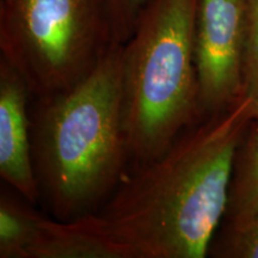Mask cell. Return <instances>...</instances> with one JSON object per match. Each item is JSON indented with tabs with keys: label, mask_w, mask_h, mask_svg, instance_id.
Returning a JSON list of instances; mask_svg holds the SVG:
<instances>
[{
	"label": "cell",
	"mask_w": 258,
	"mask_h": 258,
	"mask_svg": "<svg viewBox=\"0 0 258 258\" xmlns=\"http://www.w3.org/2000/svg\"><path fill=\"white\" fill-rule=\"evenodd\" d=\"M217 244L211 245L209 252L217 257L258 258V220L239 232H224Z\"/></svg>",
	"instance_id": "obj_12"
},
{
	"label": "cell",
	"mask_w": 258,
	"mask_h": 258,
	"mask_svg": "<svg viewBox=\"0 0 258 258\" xmlns=\"http://www.w3.org/2000/svg\"><path fill=\"white\" fill-rule=\"evenodd\" d=\"M245 34L246 0H199L194 53L205 117L244 96Z\"/></svg>",
	"instance_id": "obj_5"
},
{
	"label": "cell",
	"mask_w": 258,
	"mask_h": 258,
	"mask_svg": "<svg viewBox=\"0 0 258 258\" xmlns=\"http://www.w3.org/2000/svg\"><path fill=\"white\" fill-rule=\"evenodd\" d=\"M41 213L32 203L15 192H2L0 198V257L27 258L36 235Z\"/></svg>",
	"instance_id": "obj_9"
},
{
	"label": "cell",
	"mask_w": 258,
	"mask_h": 258,
	"mask_svg": "<svg viewBox=\"0 0 258 258\" xmlns=\"http://www.w3.org/2000/svg\"><path fill=\"white\" fill-rule=\"evenodd\" d=\"M31 153L40 202L73 220L99 211L128 172L122 116V44L79 84L31 99Z\"/></svg>",
	"instance_id": "obj_2"
},
{
	"label": "cell",
	"mask_w": 258,
	"mask_h": 258,
	"mask_svg": "<svg viewBox=\"0 0 258 258\" xmlns=\"http://www.w3.org/2000/svg\"><path fill=\"white\" fill-rule=\"evenodd\" d=\"M250 114L252 120H258V98H251Z\"/></svg>",
	"instance_id": "obj_13"
},
{
	"label": "cell",
	"mask_w": 258,
	"mask_h": 258,
	"mask_svg": "<svg viewBox=\"0 0 258 258\" xmlns=\"http://www.w3.org/2000/svg\"><path fill=\"white\" fill-rule=\"evenodd\" d=\"M147 3L148 0H105L114 44H123L131 37Z\"/></svg>",
	"instance_id": "obj_11"
},
{
	"label": "cell",
	"mask_w": 258,
	"mask_h": 258,
	"mask_svg": "<svg viewBox=\"0 0 258 258\" xmlns=\"http://www.w3.org/2000/svg\"><path fill=\"white\" fill-rule=\"evenodd\" d=\"M243 96L185 129L160 157L125 173L96 212L132 258H203L224 220L237 148L249 125Z\"/></svg>",
	"instance_id": "obj_1"
},
{
	"label": "cell",
	"mask_w": 258,
	"mask_h": 258,
	"mask_svg": "<svg viewBox=\"0 0 258 258\" xmlns=\"http://www.w3.org/2000/svg\"><path fill=\"white\" fill-rule=\"evenodd\" d=\"M199 0H148L122 44V116L132 169L160 157L205 116L194 34Z\"/></svg>",
	"instance_id": "obj_3"
},
{
	"label": "cell",
	"mask_w": 258,
	"mask_h": 258,
	"mask_svg": "<svg viewBox=\"0 0 258 258\" xmlns=\"http://www.w3.org/2000/svg\"><path fill=\"white\" fill-rule=\"evenodd\" d=\"M224 232H239L258 220V120H251L235 152Z\"/></svg>",
	"instance_id": "obj_8"
},
{
	"label": "cell",
	"mask_w": 258,
	"mask_h": 258,
	"mask_svg": "<svg viewBox=\"0 0 258 258\" xmlns=\"http://www.w3.org/2000/svg\"><path fill=\"white\" fill-rule=\"evenodd\" d=\"M30 103L27 84L0 59V176L15 192L37 206L40 191L32 165Z\"/></svg>",
	"instance_id": "obj_6"
},
{
	"label": "cell",
	"mask_w": 258,
	"mask_h": 258,
	"mask_svg": "<svg viewBox=\"0 0 258 258\" xmlns=\"http://www.w3.org/2000/svg\"><path fill=\"white\" fill-rule=\"evenodd\" d=\"M243 91L245 97L258 98V0H246Z\"/></svg>",
	"instance_id": "obj_10"
},
{
	"label": "cell",
	"mask_w": 258,
	"mask_h": 258,
	"mask_svg": "<svg viewBox=\"0 0 258 258\" xmlns=\"http://www.w3.org/2000/svg\"><path fill=\"white\" fill-rule=\"evenodd\" d=\"M114 46L105 0H2L0 59L31 99L69 91Z\"/></svg>",
	"instance_id": "obj_4"
},
{
	"label": "cell",
	"mask_w": 258,
	"mask_h": 258,
	"mask_svg": "<svg viewBox=\"0 0 258 258\" xmlns=\"http://www.w3.org/2000/svg\"><path fill=\"white\" fill-rule=\"evenodd\" d=\"M27 258H132V254L109 233L97 213L67 221L42 214Z\"/></svg>",
	"instance_id": "obj_7"
}]
</instances>
